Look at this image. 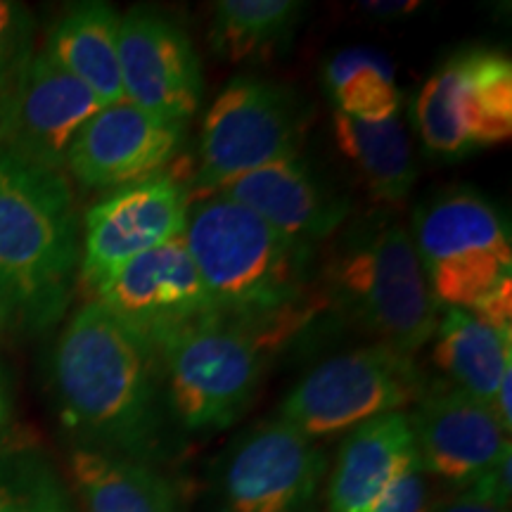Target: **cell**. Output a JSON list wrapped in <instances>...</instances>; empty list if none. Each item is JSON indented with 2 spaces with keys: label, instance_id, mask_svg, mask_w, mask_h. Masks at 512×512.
<instances>
[{
  "label": "cell",
  "instance_id": "cell-23",
  "mask_svg": "<svg viewBox=\"0 0 512 512\" xmlns=\"http://www.w3.org/2000/svg\"><path fill=\"white\" fill-rule=\"evenodd\" d=\"M304 10L297 0H219L211 10V48L228 62L266 60L290 46Z\"/></svg>",
  "mask_w": 512,
  "mask_h": 512
},
{
  "label": "cell",
  "instance_id": "cell-4",
  "mask_svg": "<svg viewBox=\"0 0 512 512\" xmlns=\"http://www.w3.org/2000/svg\"><path fill=\"white\" fill-rule=\"evenodd\" d=\"M313 311L271 318L211 313L157 349L169 411L190 432L226 430L247 411L268 358Z\"/></svg>",
  "mask_w": 512,
  "mask_h": 512
},
{
  "label": "cell",
  "instance_id": "cell-16",
  "mask_svg": "<svg viewBox=\"0 0 512 512\" xmlns=\"http://www.w3.org/2000/svg\"><path fill=\"white\" fill-rule=\"evenodd\" d=\"M408 415L422 470L470 486L510 453V434L491 406L448 382L427 380Z\"/></svg>",
  "mask_w": 512,
  "mask_h": 512
},
{
  "label": "cell",
  "instance_id": "cell-18",
  "mask_svg": "<svg viewBox=\"0 0 512 512\" xmlns=\"http://www.w3.org/2000/svg\"><path fill=\"white\" fill-rule=\"evenodd\" d=\"M415 463L408 413H387L354 427L339 448L328 512H373L389 484Z\"/></svg>",
  "mask_w": 512,
  "mask_h": 512
},
{
  "label": "cell",
  "instance_id": "cell-27",
  "mask_svg": "<svg viewBox=\"0 0 512 512\" xmlns=\"http://www.w3.org/2000/svg\"><path fill=\"white\" fill-rule=\"evenodd\" d=\"M427 472L422 470L420 460L401 472L389 484L373 512H427L430 505V486H427Z\"/></svg>",
  "mask_w": 512,
  "mask_h": 512
},
{
  "label": "cell",
  "instance_id": "cell-7",
  "mask_svg": "<svg viewBox=\"0 0 512 512\" xmlns=\"http://www.w3.org/2000/svg\"><path fill=\"white\" fill-rule=\"evenodd\" d=\"M411 240L441 309L472 311L512 283L508 223L477 190H439L418 204Z\"/></svg>",
  "mask_w": 512,
  "mask_h": 512
},
{
  "label": "cell",
  "instance_id": "cell-15",
  "mask_svg": "<svg viewBox=\"0 0 512 512\" xmlns=\"http://www.w3.org/2000/svg\"><path fill=\"white\" fill-rule=\"evenodd\" d=\"M188 124L166 121L121 100L100 107L67 152L64 171L88 190H117L143 181L174 162Z\"/></svg>",
  "mask_w": 512,
  "mask_h": 512
},
{
  "label": "cell",
  "instance_id": "cell-31",
  "mask_svg": "<svg viewBox=\"0 0 512 512\" xmlns=\"http://www.w3.org/2000/svg\"><path fill=\"white\" fill-rule=\"evenodd\" d=\"M5 323H8V316H5L3 306H0V332H3V328H5Z\"/></svg>",
  "mask_w": 512,
  "mask_h": 512
},
{
  "label": "cell",
  "instance_id": "cell-19",
  "mask_svg": "<svg viewBox=\"0 0 512 512\" xmlns=\"http://www.w3.org/2000/svg\"><path fill=\"white\" fill-rule=\"evenodd\" d=\"M121 15L107 3H81L50 31L46 53L62 72L86 86L102 105L124 100L119 64Z\"/></svg>",
  "mask_w": 512,
  "mask_h": 512
},
{
  "label": "cell",
  "instance_id": "cell-12",
  "mask_svg": "<svg viewBox=\"0 0 512 512\" xmlns=\"http://www.w3.org/2000/svg\"><path fill=\"white\" fill-rule=\"evenodd\" d=\"M95 302L155 351L178 330L216 313L183 238L121 266L95 290Z\"/></svg>",
  "mask_w": 512,
  "mask_h": 512
},
{
  "label": "cell",
  "instance_id": "cell-20",
  "mask_svg": "<svg viewBox=\"0 0 512 512\" xmlns=\"http://www.w3.org/2000/svg\"><path fill=\"white\" fill-rule=\"evenodd\" d=\"M434 366L448 384L491 406L503 377L512 373V335H503L467 309L444 306L434 328Z\"/></svg>",
  "mask_w": 512,
  "mask_h": 512
},
{
  "label": "cell",
  "instance_id": "cell-3",
  "mask_svg": "<svg viewBox=\"0 0 512 512\" xmlns=\"http://www.w3.org/2000/svg\"><path fill=\"white\" fill-rule=\"evenodd\" d=\"M183 242L219 313L271 318L313 311V247L290 240L264 219L209 195L190 204Z\"/></svg>",
  "mask_w": 512,
  "mask_h": 512
},
{
  "label": "cell",
  "instance_id": "cell-9",
  "mask_svg": "<svg viewBox=\"0 0 512 512\" xmlns=\"http://www.w3.org/2000/svg\"><path fill=\"white\" fill-rule=\"evenodd\" d=\"M422 145L439 157L508 143L512 136V62L494 48H470L441 64L415 100Z\"/></svg>",
  "mask_w": 512,
  "mask_h": 512
},
{
  "label": "cell",
  "instance_id": "cell-10",
  "mask_svg": "<svg viewBox=\"0 0 512 512\" xmlns=\"http://www.w3.org/2000/svg\"><path fill=\"white\" fill-rule=\"evenodd\" d=\"M190 204V178L169 169L110 190L83 219L79 278L95 292L136 256L183 238Z\"/></svg>",
  "mask_w": 512,
  "mask_h": 512
},
{
  "label": "cell",
  "instance_id": "cell-22",
  "mask_svg": "<svg viewBox=\"0 0 512 512\" xmlns=\"http://www.w3.org/2000/svg\"><path fill=\"white\" fill-rule=\"evenodd\" d=\"M335 143L354 166L375 200L399 204L411 195L418 166L406 126L399 117L387 121H361L335 112Z\"/></svg>",
  "mask_w": 512,
  "mask_h": 512
},
{
  "label": "cell",
  "instance_id": "cell-26",
  "mask_svg": "<svg viewBox=\"0 0 512 512\" xmlns=\"http://www.w3.org/2000/svg\"><path fill=\"white\" fill-rule=\"evenodd\" d=\"M34 15L27 5L0 0V93L34 60Z\"/></svg>",
  "mask_w": 512,
  "mask_h": 512
},
{
  "label": "cell",
  "instance_id": "cell-21",
  "mask_svg": "<svg viewBox=\"0 0 512 512\" xmlns=\"http://www.w3.org/2000/svg\"><path fill=\"white\" fill-rule=\"evenodd\" d=\"M69 470L86 512H178L174 486L147 463L76 448Z\"/></svg>",
  "mask_w": 512,
  "mask_h": 512
},
{
  "label": "cell",
  "instance_id": "cell-5",
  "mask_svg": "<svg viewBox=\"0 0 512 512\" xmlns=\"http://www.w3.org/2000/svg\"><path fill=\"white\" fill-rule=\"evenodd\" d=\"M320 275L330 302L377 344L415 356L432 339L441 306L403 223L361 221L337 242Z\"/></svg>",
  "mask_w": 512,
  "mask_h": 512
},
{
  "label": "cell",
  "instance_id": "cell-29",
  "mask_svg": "<svg viewBox=\"0 0 512 512\" xmlns=\"http://www.w3.org/2000/svg\"><path fill=\"white\" fill-rule=\"evenodd\" d=\"M363 8L370 17H380V19H396V17H406L420 8V3L415 0H399V3H363Z\"/></svg>",
  "mask_w": 512,
  "mask_h": 512
},
{
  "label": "cell",
  "instance_id": "cell-8",
  "mask_svg": "<svg viewBox=\"0 0 512 512\" xmlns=\"http://www.w3.org/2000/svg\"><path fill=\"white\" fill-rule=\"evenodd\" d=\"M425 384L413 356L375 342L313 368L283 401L278 418L316 441L413 406Z\"/></svg>",
  "mask_w": 512,
  "mask_h": 512
},
{
  "label": "cell",
  "instance_id": "cell-17",
  "mask_svg": "<svg viewBox=\"0 0 512 512\" xmlns=\"http://www.w3.org/2000/svg\"><path fill=\"white\" fill-rule=\"evenodd\" d=\"M216 195L242 204L268 226L309 247L332 238L351 214L347 197L323 181L302 155L249 171Z\"/></svg>",
  "mask_w": 512,
  "mask_h": 512
},
{
  "label": "cell",
  "instance_id": "cell-28",
  "mask_svg": "<svg viewBox=\"0 0 512 512\" xmlns=\"http://www.w3.org/2000/svg\"><path fill=\"white\" fill-rule=\"evenodd\" d=\"M432 512H510V503L489 494L482 484L472 482L467 486V491H463L458 498L439 505V508Z\"/></svg>",
  "mask_w": 512,
  "mask_h": 512
},
{
  "label": "cell",
  "instance_id": "cell-14",
  "mask_svg": "<svg viewBox=\"0 0 512 512\" xmlns=\"http://www.w3.org/2000/svg\"><path fill=\"white\" fill-rule=\"evenodd\" d=\"M328 458L285 420L256 425L230 453L221 482L223 512H304Z\"/></svg>",
  "mask_w": 512,
  "mask_h": 512
},
{
  "label": "cell",
  "instance_id": "cell-11",
  "mask_svg": "<svg viewBox=\"0 0 512 512\" xmlns=\"http://www.w3.org/2000/svg\"><path fill=\"white\" fill-rule=\"evenodd\" d=\"M105 107L46 53L0 93V157L64 171L81 126Z\"/></svg>",
  "mask_w": 512,
  "mask_h": 512
},
{
  "label": "cell",
  "instance_id": "cell-25",
  "mask_svg": "<svg viewBox=\"0 0 512 512\" xmlns=\"http://www.w3.org/2000/svg\"><path fill=\"white\" fill-rule=\"evenodd\" d=\"M0 512H74L48 465L29 453L0 456Z\"/></svg>",
  "mask_w": 512,
  "mask_h": 512
},
{
  "label": "cell",
  "instance_id": "cell-6",
  "mask_svg": "<svg viewBox=\"0 0 512 512\" xmlns=\"http://www.w3.org/2000/svg\"><path fill=\"white\" fill-rule=\"evenodd\" d=\"M309 121V102L283 83L249 74L230 79L204 117L192 202L249 171L302 155Z\"/></svg>",
  "mask_w": 512,
  "mask_h": 512
},
{
  "label": "cell",
  "instance_id": "cell-24",
  "mask_svg": "<svg viewBox=\"0 0 512 512\" xmlns=\"http://www.w3.org/2000/svg\"><path fill=\"white\" fill-rule=\"evenodd\" d=\"M323 83L335 102V112L361 121L399 117L403 95L396 83V69L380 50H339L325 62Z\"/></svg>",
  "mask_w": 512,
  "mask_h": 512
},
{
  "label": "cell",
  "instance_id": "cell-13",
  "mask_svg": "<svg viewBox=\"0 0 512 512\" xmlns=\"http://www.w3.org/2000/svg\"><path fill=\"white\" fill-rule=\"evenodd\" d=\"M124 100L166 121L188 124L204 95L202 60L188 31L155 10L133 8L119 22Z\"/></svg>",
  "mask_w": 512,
  "mask_h": 512
},
{
  "label": "cell",
  "instance_id": "cell-2",
  "mask_svg": "<svg viewBox=\"0 0 512 512\" xmlns=\"http://www.w3.org/2000/svg\"><path fill=\"white\" fill-rule=\"evenodd\" d=\"M81 261L79 214L67 174L0 157V306L41 332L67 311Z\"/></svg>",
  "mask_w": 512,
  "mask_h": 512
},
{
  "label": "cell",
  "instance_id": "cell-1",
  "mask_svg": "<svg viewBox=\"0 0 512 512\" xmlns=\"http://www.w3.org/2000/svg\"><path fill=\"white\" fill-rule=\"evenodd\" d=\"M53 384L62 422L86 441L81 448L138 463L157 456L169 411L159 354L95 299L57 339Z\"/></svg>",
  "mask_w": 512,
  "mask_h": 512
},
{
  "label": "cell",
  "instance_id": "cell-30",
  "mask_svg": "<svg viewBox=\"0 0 512 512\" xmlns=\"http://www.w3.org/2000/svg\"><path fill=\"white\" fill-rule=\"evenodd\" d=\"M12 415V382L8 370L0 363V430L10 422Z\"/></svg>",
  "mask_w": 512,
  "mask_h": 512
}]
</instances>
